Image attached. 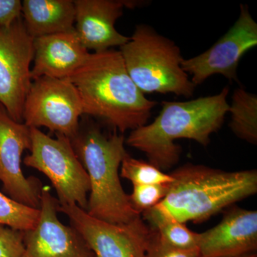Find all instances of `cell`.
<instances>
[{
	"instance_id": "obj_11",
	"label": "cell",
	"mask_w": 257,
	"mask_h": 257,
	"mask_svg": "<svg viewBox=\"0 0 257 257\" xmlns=\"http://www.w3.org/2000/svg\"><path fill=\"white\" fill-rule=\"evenodd\" d=\"M30 147V128L12 119L0 106V182L3 191L17 202L39 209L41 182L35 177H25L22 170V157Z\"/></svg>"
},
{
	"instance_id": "obj_4",
	"label": "cell",
	"mask_w": 257,
	"mask_h": 257,
	"mask_svg": "<svg viewBox=\"0 0 257 257\" xmlns=\"http://www.w3.org/2000/svg\"><path fill=\"white\" fill-rule=\"evenodd\" d=\"M162 201L180 222H201L225 207L257 192L256 170L225 172L202 165L174 171Z\"/></svg>"
},
{
	"instance_id": "obj_1",
	"label": "cell",
	"mask_w": 257,
	"mask_h": 257,
	"mask_svg": "<svg viewBox=\"0 0 257 257\" xmlns=\"http://www.w3.org/2000/svg\"><path fill=\"white\" fill-rule=\"evenodd\" d=\"M67 79L78 91L84 114L104 121L121 135L147 124L157 104L135 85L119 50L90 53Z\"/></svg>"
},
{
	"instance_id": "obj_19",
	"label": "cell",
	"mask_w": 257,
	"mask_h": 257,
	"mask_svg": "<svg viewBox=\"0 0 257 257\" xmlns=\"http://www.w3.org/2000/svg\"><path fill=\"white\" fill-rule=\"evenodd\" d=\"M40 209L24 205L0 192V224L27 231L36 226Z\"/></svg>"
},
{
	"instance_id": "obj_15",
	"label": "cell",
	"mask_w": 257,
	"mask_h": 257,
	"mask_svg": "<svg viewBox=\"0 0 257 257\" xmlns=\"http://www.w3.org/2000/svg\"><path fill=\"white\" fill-rule=\"evenodd\" d=\"M90 53L74 30L34 39L32 81L42 77L67 79L85 63Z\"/></svg>"
},
{
	"instance_id": "obj_20",
	"label": "cell",
	"mask_w": 257,
	"mask_h": 257,
	"mask_svg": "<svg viewBox=\"0 0 257 257\" xmlns=\"http://www.w3.org/2000/svg\"><path fill=\"white\" fill-rule=\"evenodd\" d=\"M121 175L133 185L137 184H168L173 182L171 175L163 172L150 162L137 160L126 155L121 164Z\"/></svg>"
},
{
	"instance_id": "obj_10",
	"label": "cell",
	"mask_w": 257,
	"mask_h": 257,
	"mask_svg": "<svg viewBox=\"0 0 257 257\" xmlns=\"http://www.w3.org/2000/svg\"><path fill=\"white\" fill-rule=\"evenodd\" d=\"M257 45V24L247 5H240V15L234 25L207 51L183 60L182 67L191 75L194 85L203 84L214 74L239 82L237 69L243 55Z\"/></svg>"
},
{
	"instance_id": "obj_3",
	"label": "cell",
	"mask_w": 257,
	"mask_h": 257,
	"mask_svg": "<svg viewBox=\"0 0 257 257\" xmlns=\"http://www.w3.org/2000/svg\"><path fill=\"white\" fill-rule=\"evenodd\" d=\"M71 140L89 176V197L86 211L99 220L125 224L141 216L134 209L120 182L119 170L124 157L125 138L116 131L111 135L90 125Z\"/></svg>"
},
{
	"instance_id": "obj_6",
	"label": "cell",
	"mask_w": 257,
	"mask_h": 257,
	"mask_svg": "<svg viewBox=\"0 0 257 257\" xmlns=\"http://www.w3.org/2000/svg\"><path fill=\"white\" fill-rule=\"evenodd\" d=\"M31 147L24 164L50 179L60 205H77L86 211L90 182L70 139L57 135L52 138L40 128H30Z\"/></svg>"
},
{
	"instance_id": "obj_8",
	"label": "cell",
	"mask_w": 257,
	"mask_h": 257,
	"mask_svg": "<svg viewBox=\"0 0 257 257\" xmlns=\"http://www.w3.org/2000/svg\"><path fill=\"white\" fill-rule=\"evenodd\" d=\"M33 58L34 38L22 18L11 26L0 28V106L18 122H23Z\"/></svg>"
},
{
	"instance_id": "obj_13",
	"label": "cell",
	"mask_w": 257,
	"mask_h": 257,
	"mask_svg": "<svg viewBox=\"0 0 257 257\" xmlns=\"http://www.w3.org/2000/svg\"><path fill=\"white\" fill-rule=\"evenodd\" d=\"M74 30L79 41L94 52L121 47L130 40L115 28L125 8H134L135 2L117 0H75Z\"/></svg>"
},
{
	"instance_id": "obj_14",
	"label": "cell",
	"mask_w": 257,
	"mask_h": 257,
	"mask_svg": "<svg viewBox=\"0 0 257 257\" xmlns=\"http://www.w3.org/2000/svg\"><path fill=\"white\" fill-rule=\"evenodd\" d=\"M201 257H239L257 249V211L234 207L219 224L198 233Z\"/></svg>"
},
{
	"instance_id": "obj_12",
	"label": "cell",
	"mask_w": 257,
	"mask_h": 257,
	"mask_svg": "<svg viewBox=\"0 0 257 257\" xmlns=\"http://www.w3.org/2000/svg\"><path fill=\"white\" fill-rule=\"evenodd\" d=\"M58 207L50 190L42 189L38 222L25 231L23 257H96L77 230L61 222Z\"/></svg>"
},
{
	"instance_id": "obj_16",
	"label": "cell",
	"mask_w": 257,
	"mask_h": 257,
	"mask_svg": "<svg viewBox=\"0 0 257 257\" xmlns=\"http://www.w3.org/2000/svg\"><path fill=\"white\" fill-rule=\"evenodd\" d=\"M22 19L34 39L74 30L75 8L72 0H24Z\"/></svg>"
},
{
	"instance_id": "obj_22",
	"label": "cell",
	"mask_w": 257,
	"mask_h": 257,
	"mask_svg": "<svg viewBox=\"0 0 257 257\" xmlns=\"http://www.w3.org/2000/svg\"><path fill=\"white\" fill-rule=\"evenodd\" d=\"M146 257H201L198 247L181 248L172 246L151 229Z\"/></svg>"
},
{
	"instance_id": "obj_18",
	"label": "cell",
	"mask_w": 257,
	"mask_h": 257,
	"mask_svg": "<svg viewBox=\"0 0 257 257\" xmlns=\"http://www.w3.org/2000/svg\"><path fill=\"white\" fill-rule=\"evenodd\" d=\"M229 126L237 138L251 145L257 143V96L243 88L233 92Z\"/></svg>"
},
{
	"instance_id": "obj_23",
	"label": "cell",
	"mask_w": 257,
	"mask_h": 257,
	"mask_svg": "<svg viewBox=\"0 0 257 257\" xmlns=\"http://www.w3.org/2000/svg\"><path fill=\"white\" fill-rule=\"evenodd\" d=\"M25 231L0 224V257H23Z\"/></svg>"
},
{
	"instance_id": "obj_7",
	"label": "cell",
	"mask_w": 257,
	"mask_h": 257,
	"mask_svg": "<svg viewBox=\"0 0 257 257\" xmlns=\"http://www.w3.org/2000/svg\"><path fill=\"white\" fill-rule=\"evenodd\" d=\"M83 114L78 91L68 79L42 77L32 81L23 113V123L29 127L44 126L72 140Z\"/></svg>"
},
{
	"instance_id": "obj_2",
	"label": "cell",
	"mask_w": 257,
	"mask_h": 257,
	"mask_svg": "<svg viewBox=\"0 0 257 257\" xmlns=\"http://www.w3.org/2000/svg\"><path fill=\"white\" fill-rule=\"evenodd\" d=\"M229 92L226 87L214 95L162 101L158 116L150 124L131 131L125 143L143 152L149 162L160 170L172 168L182 154L176 140L187 139L207 147L211 135L220 130L229 112Z\"/></svg>"
},
{
	"instance_id": "obj_21",
	"label": "cell",
	"mask_w": 257,
	"mask_h": 257,
	"mask_svg": "<svg viewBox=\"0 0 257 257\" xmlns=\"http://www.w3.org/2000/svg\"><path fill=\"white\" fill-rule=\"evenodd\" d=\"M169 184H137L128 195L134 209L143 213L162 202L168 192Z\"/></svg>"
},
{
	"instance_id": "obj_25",
	"label": "cell",
	"mask_w": 257,
	"mask_h": 257,
	"mask_svg": "<svg viewBox=\"0 0 257 257\" xmlns=\"http://www.w3.org/2000/svg\"><path fill=\"white\" fill-rule=\"evenodd\" d=\"M239 257H257L256 253H251V254L245 255V256Z\"/></svg>"
},
{
	"instance_id": "obj_24",
	"label": "cell",
	"mask_w": 257,
	"mask_h": 257,
	"mask_svg": "<svg viewBox=\"0 0 257 257\" xmlns=\"http://www.w3.org/2000/svg\"><path fill=\"white\" fill-rule=\"evenodd\" d=\"M22 18V1L0 0V28L11 26Z\"/></svg>"
},
{
	"instance_id": "obj_5",
	"label": "cell",
	"mask_w": 257,
	"mask_h": 257,
	"mask_svg": "<svg viewBox=\"0 0 257 257\" xmlns=\"http://www.w3.org/2000/svg\"><path fill=\"white\" fill-rule=\"evenodd\" d=\"M119 52L128 75L143 94L193 96L196 86L182 69L181 49L152 26L137 25Z\"/></svg>"
},
{
	"instance_id": "obj_17",
	"label": "cell",
	"mask_w": 257,
	"mask_h": 257,
	"mask_svg": "<svg viewBox=\"0 0 257 257\" xmlns=\"http://www.w3.org/2000/svg\"><path fill=\"white\" fill-rule=\"evenodd\" d=\"M143 220L172 246L181 248L197 247L198 233L180 222L162 202L143 211Z\"/></svg>"
},
{
	"instance_id": "obj_9",
	"label": "cell",
	"mask_w": 257,
	"mask_h": 257,
	"mask_svg": "<svg viewBox=\"0 0 257 257\" xmlns=\"http://www.w3.org/2000/svg\"><path fill=\"white\" fill-rule=\"evenodd\" d=\"M71 226L82 235L96 257H146L151 229L141 216L125 224L99 220L77 205H60Z\"/></svg>"
}]
</instances>
